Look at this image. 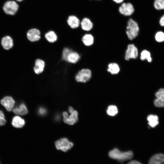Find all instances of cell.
<instances>
[{
	"mask_svg": "<svg viewBox=\"0 0 164 164\" xmlns=\"http://www.w3.org/2000/svg\"><path fill=\"white\" fill-rule=\"evenodd\" d=\"M108 155L110 158L122 162L131 159L133 157V153L131 151L122 152L115 148L109 151Z\"/></svg>",
	"mask_w": 164,
	"mask_h": 164,
	"instance_id": "1",
	"label": "cell"
},
{
	"mask_svg": "<svg viewBox=\"0 0 164 164\" xmlns=\"http://www.w3.org/2000/svg\"><path fill=\"white\" fill-rule=\"evenodd\" d=\"M139 31V27L137 22L131 18L128 21L126 27L125 32L128 38L132 40L138 36Z\"/></svg>",
	"mask_w": 164,
	"mask_h": 164,
	"instance_id": "2",
	"label": "cell"
},
{
	"mask_svg": "<svg viewBox=\"0 0 164 164\" xmlns=\"http://www.w3.org/2000/svg\"><path fill=\"white\" fill-rule=\"evenodd\" d=\"M91 77V70L87 68H84L81 69L76 74L75 79L77 82L85 83L88 81Z\"/></svg>",
	"mask_w": 164,
	"mask_h": 164,
	"instance_id": "3",
	"label": "cell"
},
{
	"mask_svg": "<svg viewBox=\"0 0 164 164\" xmlns=\"http://www.w3.org/2000/svg\"><path fill=\"white\" fill-rule=\"evenodd\" d=\"M19 8L18 4L14 1L9 0L4 4L3 9L6 14L13 15L17 12Z\"/></svg>",
	"mask_w": 164,
	"mask_h": 164,
	"instance_id": "4",
	"label": "cell"
},
{
	"mask_svg": "<svg viewBox=\"0 0 164 164\" xmlns=\"http://www.w3.org/2000/svg\"><path fill=\"white\" fill-rule=\"evenodd\" d=\"M55 145L57 150L66 152L72 147L73 144L67 138H65L56 141L55 142Z\"/></svg>",
	"mask_w": 164,
	"mask_h": 164,
	"instance_id": "5",
	"label": "cell"
},
{
	"mask_svg": "<svg viewBox=\"0 0 164 164\" xmlns=\"http://www.w3.org/2000/svg\"><path fill=\"white\" fill-rule=\"evenodd\" d=\"M138 55V50L135 45L133 44L128 45L125 54V59L129 60L130 59H135L137 57Z\"/></svg>",
	"mask_w": 164,
	"mask_h": 164,
	"instance_id": "6",
	"label": "cell"
},
{
	"mask_svg": "<svg viewBox=\"0 0 164 164\" xmlns=\"http://www.w3.org/2000/svg\"><path fill=\"white\" fill-rule=\"evenodd\" d=\"M118 10L121 14L125 16H130L134 12V9L131 3L123 2L119 6Z\"/></svg>",
	"mask_w": 164,
	"mask_h": 164,
	"instance_id": "7",
	"label": "cell"
},
{
	"mask_svg": "<svg viewBox=\"0 0 164 164\" xmlns=\"http://www.w3.org/2000/svg\"><path fill=\"white\" fill-rule=\"evenodd\" d=\"M69 116L67 112L63 113V120L64 122L69 125H73L76 123L78 120V113L76 110H74Z\"/></svg>",
	"mask_w": 164,
	"mask_h": 164,
	"instance_id": "8",
	"label": "cell"
},
{
	"mask_svg": "<svg viewBox=\"0 0 164 164\" xmlns=\"http://www.w3.org/2000/svg\"><path fill=\"white\" fill-rule=\"evenodd\" d=\"M0 103L7 111L10 112L15 107V101L12 97L6 96L1 100Z\"/></svg>",
	"mask_w": 164,
	"mask_h": 164,
	"instance_id": "9",
	"label": "cell"
},
{
	"mask_svg": "<svg viewBox=\"0 0 164 164\" xmlns=\"http://www.w3.org/2000/svg\"><path fill=\"white\" fill-rule=\"evenodd\" d=\"M40 32L36 28L29 29L27 33L28 39L31 42H34L39 41L41 39Z\"/></svg>",
	"mask_w": 164,
	"mask_h": 164,
	"instance_id": "10",
	"label": "cell"
},
{
	"mask_svg": "<svg viewBox=\"0 0 164 164\" xmlns=\"http://www.w3.org/2000/svg\"><path fill=\"white\" fill-rule=\"evenodd\" d=\"M45 66V63L42 59H37L35 60L33 70L35 73L39 74L43 73Z\"/></svg>",
	"mask_w": 164,
	"mask_h": 164,
	"instance_id": "11",
	"label": "cell"
},
{
	"mask_svg": "<svg viewBox=\"0 0 164 164\" xmlns=\"http://www.w3.org/2000/svg\"><path fill=\"white\" fill-rule=\"evenodd\" d=\"M12 111L16 115L19 116L25 115L28 112L26 106L23 103H21L19 106L15 107Z\"/></svg>",
	"mask_w": 164,
	"mask_h": 164,
	"instance_id": "12",
	"label": "cell"
},
{
	"mask_svg": "<svg viewBox=\"0 0 164 164\" xmlns=\"http://www.w3.org/2000/svg\"><path fill=\"white\" fill-rule=\"evenodd\" d=\"M25 124V121L20 116L16 115L12 118L11 124L12 126L16 128L23 127Z\"/></svg>",
	"mask_w": 164,
	"mask_h": 164,
	"instance_id": "13",
	"label": "cell"
},
{
	"mask_svg": "<svg viewBox=\"0 0 164 164\" xmlns=\"http://www.w3.org/2000/svg\"><path fill=\"white\" fill-rule=\"evenodd\" d=\"M164 162V154L158 153L153 155L150 159L148 164H162Z\"/></svg>",
	"mask_w": 164,
	"mask_h": 164,
	"instance_id": "14",
	"label": "cell"
},
{
	"mask_svg": "<svg viewBox=\"0 0 164 164\" xmlns=\"http://www.w3.org/2000/svg\"><path fill=\"white\" fill-rule=\"evenodd\" d=\"M80 58V56L77 52L72 51L68 54L67 62L69 63L75 64L78 61Z\"/></svg>",
	"mask_w": 164,
	"mask_h": 164,
	"instance_id": "15",
	"label": "cell"
},
{
	"mask_svg": "<svg viewBox=\"0 0 164 164\" xmlns=\"http://www.w3.org/2000/svg\"><path fill=\"white\" fill-rule=\"evenodd\" d=\"M1 44L5 49L9 50L12 48L13 46V43L12 39L9 36H5L2 39Z\"/></svg>",
	"mask_w": 164,
	"mask_h": 164,
	"instance_id": "16",
	"label": "cell"
},
{
	"mask_svg": "<svg viewBox=\"0 0 164 164\" xmlns=\"http://www.w3.org/2000/svg\"><path fill=\"white\" fill-rule=\"evenodd\" d=\"M81 27L84 31H89L93 28V24L89 19L87 18H84L81 22Z\"/></svg>",
	"mask_w": 164,
	"mask_h": 164,
	"instance_id": "17",
	"label": "cell"
},
{
	"mask_svg": "<svg viewBox=\"0 0 164 164\" xmlns=\"http://www.w3.org/2000/svg\"><path fill=\"white\" fill-rule=\"evenodd\" d=\"M67 22L68 25L72 29L77 28L80 24L79 19L74 15L69 16L67 20Z\"/></svg>",
	"mask_w": 164,
	"mask_h": 164,
	"instance_id": "18",
	"label": "cell"
},
{
	"mask_svg": "<svg viewBox=\"0 0 164 164\" xmlns=\"http://www.w3.org/2000/svg\"><path fill=\"white\" fill-rule=\"evenodd\" d=\"M149 126L154 128L157 126L159 123L158 117L156 115L151 114L149 115L147 117Z\"/></svg>",
	"mask_w": 164,
	"mask_h": 164,
	"instance_id": "19",
	"label": "cell"
},
{
	"mask_svg": "<svg viewBox=\"0 0 164 164\" xmlns=\"http://www.w3.org/2000/svg\"><path fill=\"white\" fill-rule=\"evenodd\" d=\"M44 37L46 40L50 43L55 42L58 39V37L56 33L51 30L46 33L45 34Z\"/></svg>",
	"mask_w": 164,
	"mask_h": 164,
	"instance_id": "20",
	"label": "cell"
},
{
	"mask_svg": "<svg viewBox=\"0 0 164 164\" xmlns=\"http://www.w3.org/2000/svg\"><path fill=\"white\" fill-rule=\"evenodd\" d=\"M83 43L86 46L92 45L94 42V38L90 34H87L84 35L81 39Z\"/></svg>",
	"mask_w": 164,
	"mask_h": 164,
	"instance_id": "21",
	"label": "cell"
},
{
	"mask_svg": "<svg viewBox=\"0 0 164 164\" xmlns=\"http://www.w3.org/2000/svg\"><path fill=\"white\" fill-rule=\"evenodd\" d=\"M107 70L111 74H116L119 72L120 68L118 64L116 63H110L108 65Z\"/></svg>",
	"mask_w": 164,
	"mask_h": 164,
	"instance_id": "22",
	"label": "cell"
},
{
	"mask_svg": "<svg viewBox=\"0 0 164 164\" xmlns=\"http://www.w3.org/2000/svg\"><path fill=\"white\" fill-rule=\"evenodd\" d=\"M140 59L142 60H146L149 63L151 62L152 60L150 52L146 50H144L141 52Z\"/></svg>",
	"mask_w": 164,
	"mask_h": 164,
	"instance_id": "23",
	"label": "cell"
},
{
	"mask_svg": "<svg viewBox=\"0 0 164 164\" xmlns=\"http://www.w3.org/2000/svg\"><path fill=\"white\" fill-rule=\"evenodd\" d=\"M153 5L156 10L164 9V0H155Z\"/></svg>",
	"mask_w": 164,
	"mask_h": 164,
	"instance_id": "24",
	"label": "cell"
},
{
	"mask_svg": "<svg viewBox=\"0 0 164 164\" xmlns=\"http://www.w3.org/2000/svg\"><path fill=\"white\" fill-rule=\"evenodd\" d=\"M107 112L108 114L110 116H114L117 114L118 110L116 106L111 105L108 107Z\"/></svg>",
	"mask_w": 164,
	"mask_h": 164,
	"instance_id": "25",
	"label": "cell"
},
{
	"mask_svg": "<svg viewBox=\"0 0 164 164\" xmlns=\"http://www.w3.org/2000/svg\"><path fill=\"white\" fill-rule=\"evenodd\" d=\"M72 51V49L67 47L63 49L61 54L62 59L67 62V56L69 53Z\"/></svg>",
	"mask_w": 164,
	"mask_h": 164,
	"instance_id": "26",
	"label": "cell"
},
{
	"mask_svg": "<svg viewBox=\"0 0 164 164\" xmlns=\"http://www.w3.org/2000/svg\"><path fill=\"white\" fill-rule=\"evenodd\" d=\"M155 39L158 42L164 41V32L161 31L158 32L155 34Z\"/></svg>",
	"mask_w": 164,
	"mask_h": 164,
	"instance_id": "27",
	"label": "cell"
},
{
	"mask_svg": "<svg viewBox=\"0 0 164 164\" xmlns=\"http://www.w3.org/2000/svg\"><path fill=\"white\" fill-rule=\"evenodd\" d=\"M156 98L164 100V88L159 89L155 94Z\"/></svg>",
	"mask_w": 164,
	"mask_h": 164,
	"instance_id": "28",
	"label": "cell"
},
{
	"mask_svg": "<svg viewBox=\"0 0 164 164\" xmlns=\"http://www.w3.org/2000/svg\"><path fill=\"white\" fill-rule=\"evenodd\" d=\"M154 105L158 108H164V100L156 98L154 101Z\"/></svg>",
	"mask_w": 164,
	"mask_h": 164,
	"instance_id": "29",
	"label": "cell"
},
{
	"mask_svg": "<svg viewBox=\"0 0 164 164\" xmlns=\"http://www.w3.org/2000/svg\"><path fill=\"white\" fill-rule=\"evenodd\" d=\"M6 122L3 112L0 110V126L4 125Z\"/></svg>",
	"mask_w": 164,
	"mask_h": 164,
	"instance_id": "30",
	"label": "cell"
},
{
	"mask_svg": "<svg viewBox=\"0 0 164 164\" xmlns=\"http://www.w3.org/2000/svg\"><path fill=\"white\" fill-rule=\"evenodd\" d=\"M46 110L44 108L41 107L39 108L38 110V112L39 114L43 115L46 113Z\"/></svg>",
	"mask_w": 164,
	"mask_h": 164,
	"instance_id": "31",
	"label": "cell"
},
{
	"mask_svg": "<svg viewBox=\"0 0 164 164\" xmlns=\"http://www.w3.org/2000/svg\"><path fill=\"white\" fill-rule=\"evenodd\" d=\"M159 23L161 26L164 27V15H162L160 19Z\"/></svg>",
	"mask_w": 164,
	"mask_h": 164,
	"instance_id": "32",
	"label": "cell"
},
{
	"mask_svg": "<svg viewBox=\"0 0 164 164\" xmlns=\"http://www.w3.org/2000/svg\"><path fill=\"white\" fill-rule=\"evenodd\" d=\"M127 164H142L140 162L135 160H132L130 161Z\"/></svg>",
	"mask_w": 164,
	"mask_h": 164,
	"instance_id": "33",
	"label": "cell"
},
{
	"mask_svg": "<svg viewBox=\"0 0 164 164\" xmlns=\"http://www.w3.org/2000/svg\"><path fill=\"white\" fill-rule=\"evenodd\" d=\"M113 1L117 3L120 4L122 3L124 0H113Z\"/></svg>",
	"mask_w": 164,
	"mask_h": 164,
	"instance_id": "34",
	"label": "cell"
},
{
	"mask_svg": "<svg viewBox=\"0 0 164 164\" xmlns=\"http://www.w3.org/2000/svg\"><path fill=\"white\" fill-rule=\"evenodd\" d=\"M69 111L70 113H71L74 111L73 108L71 107H70L69 108Z\"/></svg>",
	"mask_w": 164,
	"mask_h": 164,
	"instance_id": "35",
	"label": "cell"
},
{
	"mask_svg": "<svg viewBox=\"0 0 164 164\" xmlns=\"http://www.w3.org/2000/svg\"><path fill=\"white\" fill-rule=\"evenodd\" d=\"M16 0L18 2H21L23 0Z\"/></svg>",
	"mask_w": 164,
	"mask_h": 164,
	"instance_id": "36",
	"label": "cell"
},
{
	"mask_svg": "<svg viewBox=\"0 0 164 164\" xmlns=\"http://www.w3.org/2000/svg\"><path fill=\"white\" fill-rule=\"evenodd\" d=\"M0 164H1L0 162Z\"/></svg>",
	"mask_w": 164,
	"mask_h": 164,
	"instance_id": "37",
	"label": "cell"
},
{
	"mask_svg": "<svg viewBox=\"0 0 164 164\" xmlns=\"http://www.w3.org/2000/svg\"></svg>",
	"mask_w": 164,
	"mask_h": 164,
	"instance_id": "38",
	"label": "cell"
},
{
	"mask_svg": "<svg viewBox=\"0 0 164 164\" xmlns=\"http://www.w3.org/2000/svg\"><path fill=\"white\" fill-rule=\"evenodd\" d=\"M164 164L163 163V164Z\"/></svg>",
	"mask_w": 164,
	"mask_h": 164,
	"instance_id": "39",
	"label": "cell"
}]
</instances>
